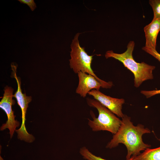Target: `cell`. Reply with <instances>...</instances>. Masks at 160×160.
<instances>
[{
	"instance_id": "obj_1",
	"label": "cell",
	"mask_w": 160,
	"mask_h": 160,
	"mask_svg": "<svg viewBox=\"0 0 160 160\" xmlns=\"http://www.w3.org/2000/svg\"><path fill=\"white\" fill-rule=\"evenodd\" d=\"M122 122L117 132L107 143L106 148L111 149L118 146L120 143L124 144L127 150L126 160L132 157L139 155L151 145L144 143L142 139L144 134L151 133L150 130L144 125L138 124L135 126L131 121V118L124 114L122 118Z\"/></svg>"
},
{
	"instance_id": "obj_2",
	"label": "cell",
	"mask_w": 160,
	"mask_h": 160,
	"mask_svg": "<svg viewBox=\"0 0 160 160\" xmlns=\"http://www.w3.org/2000/svg\"><path fill=\"white\" fill-rule=\"evenodd\" d=\"M135 46L134 42L130 41L127 45L126 50L124 52L117 53L112 50H108L106 52L105 57L106 59L114 58L122 63L125 67L133 73L134 86L138 88L143 82L153 79V72L156 67L144 62L139 63L136 62L132 55Z\"/></svg>"
},
{
	"instance_id": "obj_3",
	"label": "cell",
	"mask_w": 160,
	"mask_h": 160,
	"mask_svg": "<svg viewBox=\"0 0 160 160\" xmlns=\"http://www.w3.org/2000/svg\"><path fill=\"white\" fill-rule=\"evenodd\" d=\"M87 102L89 106L97 109L98 113V116L96 118L93 112L91 111L92 120L88 119V125L92 131H107L113 135L116 134L121 126V120L97 100L87 98Z\"/></svg>"
},
{
	"instance_id": "obj_4",
	"label": "cell",
	"mask_w": 160,
	"mask_h": 160,
	"mask_svg": "<svg viewBox=\"0 0 160 160\" xmlns=\"http://www.w3.org/2000/svg\"><path fill=\"white\" fill-rule=\"evenodd\" d=\"M81 33H78L76 34L71 45V58L69 60L71 68L76 73L81 72L93 76L101 83L102 88H111L113 86L112 82H106L100 79L92 70L91 66L94 55H88L84 47L80 46L78 37Z\"/></svg>"
},
{
	"instance_id": "obj_5",
	"label": "cell",
	"mask_w": 160,
	"mask_h": 160,
	"mask_svg": "<svg viewBox=\"0 0 160 160\" xmlns=\"http://www.w3.org/2000/svg\"><path fill=\"white\" fill-rule=\"evenodd\" d=\"M12 69L13 78L16 81L17 85V91L13 95V97L16 98L18 104L20 106L22 111V122L20 127L15 131L17 134L18 139L21 140H24L28 143H31L35 140L33 135L29 134L27 132L25 125V115L28 104L32 100L31 96H27L25 93H23L21 87V81L20 78L16 75L17 66L12 64Z\"/></svg>"
},
{
	"instance_id": "obj_6",
	"label": "cell",
	"mask_w": 160,
	"mask_h": 160,
	"mask_svg": "<svg viewBox=\"0 0 160 160\" xmlns=\"http://www.w3.org/2000/svg\"><path fill=\"white\" fill-rule=\"evenodd\" d=\"M13 89L11 87L6 86L4 89L3 96L0 102V107L7 114V120L5 123L3 124L0 128L1 131L6 129L9 130L10 138L13 136L15 131L17 127L19 126L20 122L15 119L16 116L14 114L12 109V105L15 103L13 99Z\"/></svg>"
},
{
	"instance_id": "obj_7",
	"label": "cell",
	"mask_w": 160,
	"mask_h": 160,
	"mask_svg": "<svg viewBox=\"0 0 160 160\" xmlns=\"http://www.w3.org/2000/svg\"><path fill=\"white\" fill-rule=\"evenodd\" d=\"M118 117L121 118L124 114L122 111V105L125 103L123 98H117L105 95L99 90L93 89L88 93Z\"/></svg>"
},
{
	"instance_id": "obj_8",
	"label": "cell",
	"mask_w": 160,
	"mask_h": 160,
	"mask_svg": "<svg viewBox=\"0 0 160 160\" xmlns=\"http://www.w3.org/2000/svg\"><path fill=\"white\" fill-rule=\"evenodd\" d=\"M77 74L79 82L76 92L81 97H85L92 89L99 90L102 87L101 83L93 76L81 72Z\"/></svg>"
},
{
	"instance_id": "obj_9",
	"label": "cell",
	"mask_w": 160,
	"mask_h": 160,
	"mask_svg": "<svg viewBox=\"0 0 160 160\" xmlns=\"http://www.w3.org/2000/svg\"><path fill=\"white\" fill-rule=\"evenodd\" d=\"M145 38V47L156 49V40L160 31V19H153L151 22L144 28Z\"/></svg>"
},
{
	"instance_id": "obj_10",
	"label": "cell",
	"mask_w": 160,
	"mask_h": 160,
	"mask_svg": "<svg viewBox=\"0 0 160 160\" xmlns=\"http://www.w3.org/2000/svg\"><path fill=\"white\" fill-rule=\"evenodd\" d=\"M134 160H160V146L154 148H147L135 157Z\"/></svg>"
},
{
	"instance_id": "obj_11",
	"label": "cell",
	"mask_w": 160,
	"mask_h": 160,
	"mask_svg": "<svg viewBox=\"0 0 160 160\" xmlns=\"http://www.w3.org/2000/svg\"><path fill=\"white\" fill-rule=\"evenodd\" d=\"M83 158L87 160H108L97 156L92 153L87 148L84 146L81 148L79 151ZM135 157H132L128 160H134Z\"/></svg>"
},
{
	"instance_id": "obj_12",
	"label": "cell",
	"mask_w": 160,
	"mask_h": 160,
	"mask_svg": "<svg viewBox=\"0 0 160 160\" xmlns=\"http://www.w3.org/2000/svg\"><path fill=\"white\" fill-rule=\"evenodd\" d=\"M149 3L153 9V19H160V0H150Z\"/></svg>"
},
{
	"instance_id": "obj_13",
	"label": "cell",
	"mask_w": 160,
	"mask_h": 160,
	"mask_svg": "<svg viewBox=\"0 0 160 160\" xmlns=\"http://www.w3.org/2000/svg\"><path fill=\"white\" fill-rule=\"evenodd\" d=\"M142 49L155 57L160 62V54L158 52L156 49L148 48L145 46L142 47Z\"/></svg>"
},
{
	"instance_id": "obj_14",
	"label": "cell",
	"mask_w": 160,
	"mask_h": 160,
	"mask_svg": "<svg viewBox=\"0 0 160 160\" xmlns=\"http://www.w3.org/2000/svg\"><path fill=\"white\" fill-rule=\"evenodd\" d=\"M140 93L145 96L147 98H150L154 95L160 94V90H141Z\"/></svg>"
},
{
	"instance_id": "obj_15",
	"label": "cell",
	"mask_w": 160,
	"mask_h": 160,
	"mask_svg": "<svg viewBox=\"0 0 160 160\" xmlns=\"http://www.w3.org/2000/svg\"><path fill=\"white\" fill-rule=\"evenodd\" d=\"M18 1L21 3L27 4L32 11H33L36 7L33 0H18Z\"/></svg>"
},
{
	"instance_id": "obj_16",
	"label": "cell",
	"mask_w": 160,
	"mask_h": 160,
	"mask_svg": "<svg viewBox=\"0 0 160 160\" xmlns=\"http://www.w3.org/2000/svg\"><path fill=\"white\" fill-rule=\"evenodd\" d=\"M0 160H4L1 156L0 157Z\"/></svg>"
},
{
	"instance_id": "obj_17",
	"label": "cell",
	"mask_w": 160,
	"mask_h": 160,
	"mask_svg": "<svg viewBox=\"0 0 160 160\" xmlns=\"http://www.w3.org/2000/svg\"><path fill=\"white\" fill-rule=\"evenodd\" d=\"M158 140L159 141H160V138L159 139H158Z\"/></svg>"
}]
</instances>
